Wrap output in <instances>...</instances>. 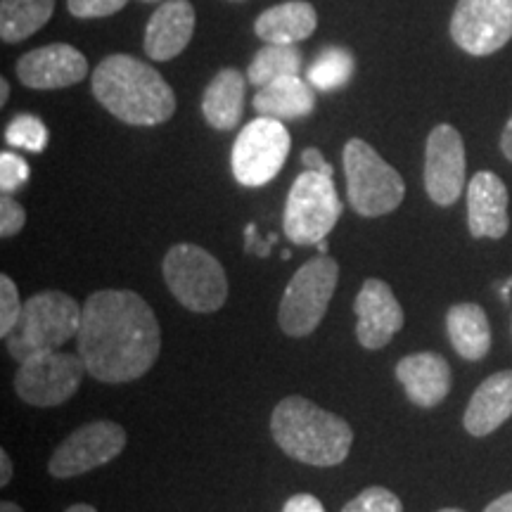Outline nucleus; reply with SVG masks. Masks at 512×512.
Wrapping results in <instances>:
<instances>
[{"label": "nucleus", "mask_w": 512, "mask_h": 512, "mask_svg": "<svg viewBox=\"0 0 512 512\" xmlns=\"http://www.w3.org/2000/svg\"><path fill=\"white\" fill-rule=\"evenodd\" d=\"M88 375L105 384L143 377L162 351V328L155 311L131 290H100L83 304L76 335Z\"/></svg>", "instance_id": "1"}, {"label": "nucleus", "mask_w": 512, "mask_h": 512, "mask_svg": "<svg viewBox=\"0 0 512 512\" xmlns=\"http://www.w3.org/2000/svg\"><path fill=\"white\" fill-rule=\"evenodd\" d=\"M95 100L131 126H159L176 112L174 88L155 67L133 55L105 57L93 72Z\"/></svg>", "instance_id": "2"}, {"label": "nucleus", "mask_w": 512, "mask_h": 512, "mask_svg": "<svg viewBox=\"0 0 512 512\" xmlns=\"http://www.w3.org/2000/svg\"><path fill=\"white\" fill-rule=\"evenodd\" d=\"M271 434L283 453L313 467L344 463L354 444V430L347 420L304 396H287L275 406Z\"/></svg>", "instance_id": "3"}, {"label": "nucleus", "mask_w": 512, "mask_h": 512, "mask_svg": "<svg viewBox=\"0 0 512 512\" xmlns=\"http://www.w3.org/2000/svg\"><path fill=\"white\" fill-rule=\"evenodd\" d=\"M83 306L69 294L48 290L24 302V311L15 330L5 337L10 356L17 363L29 361L43 351H57L79 335Z\"/></svg>", "instance_id": "4"}, {"label": "nucleus", "mask_w": 512, "mask_h": 512, "mask_svg": "<svg viewBox=\"0 0 512 512\" xmlns=\"http://www.w3.org/2000/svg\"><path fill=\"white\" fill-rule=\"evenodd\" d=\"M344 174L351 207L366 219L392 214L406 195V183L399 171L361 138H351L344 145Z\"/></svg>", "instance_id": "5"}, {"label": "nucleus", "mask_w": 512, "mask_h": 512, "mask_svg": "<svg viewBox=\"0 0 512 512\" xmlns=\"http://www.w3.org/2000/svg\"><path fill=\"white\" fill-rule=\"evenodd\" d=\"M162 273L171 294L188 311L214 313L226 304V271L207 249L188 245V242L174 245L164 256Z\"/></svg>", "instance_id": "6"}, {"label": "nucleus", "mask_w": 512, "mask_h": 512, "mask_svg": "<svg viewBox=\"0 0 512 512\" xmlns=\"http://www.w3.org/2000/svg\"><path fill=\"white\" fill-rule=\"evenodd\" d=\"M339 280L337 261L318 254L299 268L287 283L278 306V323L287 337H306L328 313Z\"/></svg>", "instance_id": "7"}, {"label": "nucleus", "mask_w": 512, "mask_h": 512, "mask_svg": "<svg viewBox=\"0 0 512 512\" xmlns=\"http://www.w3.org/2000/svg\"><path fill=\"white\" fill-rule=\"evenodd\" d=\"M342 214L335 181L318 171L306 169L292 183L287 195L283 228L294 245H318L332 233Z\"/></svg>", "instance_id": "8"}, {"label": "nucleus", "mask_w": 512, "mask_h": 512, "mask_svg": "<svg viewBox=\"0 0 512 512\" xmlns=\"http://www.w3.org/2000/svg\"><path fill=\"white\" fill-rule=\"evenodd\" d=\"M290 155V133L280 119L259 117L242 128L233 145V176L245 188L271 183Z\"/></svg>", "instance_id": "9"}, {"label": "nucleus", "mask_w": 512, "mask_h": 512, "mask_svg": "<svg viewBox=\"0 0 512 512\" xmlns=\"http://www.w3.org/2000/svg\"><path fill=\"white\" fill-rule=\"evenodd\" d=\"M86 373V363L79 354H67L60 349L43 351L19 363L15 392L29 406L53 408L67 403L79 392Z\"/></svg>", "instance_id": "10"}, {"label": "nucleus", "mask_w": 512, "mask_h": 512, "mask_svg": "<svg viewBox=\"0 0 512 512\" xmlns=\"http://www.w3.org/2000/svg\"><path fill=\"white\" fill-rule=\"evenodd\" d=\"M451 38L467 55H494L512 38V0H458Z\"/></svg>", "instance_id": "11"}, {"label": "nucleus", "mask_w": 512, "mask_h": 512, "mask_svg": "<svg viewBox=\"0 0 512 512\" xmlns=\"http://www.w3.org/2000/svg\"><path fill=\"white\" fill-rule=\"evenodd\" d=\"M126 432L112 420H95L69 434L55 448L48 472L57 479L86 475L95 467L112 463L124 451Z\"/></svg>", "instance_id": "12"}, {"label": "nucleus", "mask_w": 512, "mask_h": 512, "mask_svg": "<svg viewBox=\"0 0 512 512\" xmlns=\"http://www.w3.org/2000/svg\"><path fill=\"white\" fill-rule=\"evenodd\" d=\"M465 145L451 124L432 128L425 145V190L439 207L458 202L465 188Z\"/></svg>", "instance_id": "13"}, {"label": "nucleus", "mask_w": 512, "mask_h": 512, "mask_svg": "<svg viewBox=\"0 0 512 512\" xmlns=\"http://www.w3.org/2000/svg\"><path fill=\"white\" fill-rule=\"evenodd\" d=\"M356 339L363 349L377 351L392 342L396 332L403 328V309L384 280L370 278L358 292L356 304Z\"/></svg>", "instance_id": "14"}, {"label": "nucleus", "mask_w": 512, "mask_h": 512, "mask_svg": "<svg viewBox=\"0 0 512 512\" xmlns=\"http://www.w3.org/2000/svg\"><path fill=\"white\" fill-rule=\"evenodd\" d=\"M88 60L69 43H53L19 57L17 76L27 88L57 91L86 79Z\"/></svg>", "instance_id": "15"}, {"label": "nucleus", "mask_w": 512, "mask_h": 512, "mask_svg": "<svg viewBox=\"0 0 512 512\" xmlns=\"http://www.w3.org/2000/svg\"><path fill=\"white\" fill-rule=\"evenodd\" d=\"M467 226L472 238L501 240L508 233V188L494 171H479L467 185Z\"/></svg>", "instance_id": "16"}, {"label": "nucleus", "mask_w": 512, "mask_h": 512, "mask_svg": "<svg viewBox=\"0 0 512 512\" xmlns=\"http://www.w3.org/2000/svg\"><path fill=\"white\" fill-rule=\"evenodd\" d=\"M195 34V8L188 0H164L145 29V55L155 62L174 60Z\"/></svg>", "instance_id": "17"}, {"label": "nucleus", "mask_w": 512, "mask_h": 512, "mask_svg": "<svg viewBox=\"0 0 512 512\" xmlns=\"http://www.w3.org/2000/svg\"><path fill=\"white\" fill-rule=\"evenodd\" d=\"M396 380L403 384L408 399L420 408H434L451 392V368L446 358L434 351H420L396 363Z\"/></svg>", "instance_id": "18"}, {"label": "nucleus", "mask_w": 512, "mask_h": 512, "mask_svg": "<svg viewBox=\"0 0 512 512\" xmlns=\"http://www.w3.org/2000/svg\"><path fill=\"white\" fill-rule=\"evenodd\" d=\"M512 415V370L486 377L472 394L463 418L465 430L472 437H486L496 432Z\"/></svg>", "instance_id": "19"}, {"label": "nucleus", "mask_w": 512, "mask_h": 512, "mask_svg": "<svg viewBox=\"0 0 512 512\" xmlns=\"http://www.w3.org/2000/svg\"><path fill=\"white\" fill-rule=\"evenodd\" d=\"M318 27V15L311 3L304 0H290V3L273 5L261 12L254 22V34L266 43L278 46H294L306 41Z\"/></svg>", "instance_id": "20"}, {"label": "nucleus", "mask_w": 512, "mask_h": 512, "mask_svg": "<svg viewBox=\"0 0 512 512\" xmlns=\"http://www.w3.org/2000/svg\"><path fill=\"white\" fill-rule=\"evenodd\" d=\"M245 74L238 69H221L202 95V114L207 124L216 131H233L238 128L245 110Z\"/></svg>", "instance_id": "21"}, {"label": "nucleus", "mask_w": 512, "mask_h": 512, "mask_svg": "<svg viewBox=\"0 0 512 512\" xmlns=\"http://www.w3.org/2000/svg\"><path fill=\"white\" fill-rule=\"evenodd\" d=\"M254 110L271 119H302L316 110V95L309 81L299 76H285L254 95Z\"/></svg>", "instance_id": "22"}, {"label": "nucleus", "mask_w": 512, "mask_h": 512, "mask_svg": "<svg viewBox=\"0 0 512 512\" xmlns=\"http://www.w3.org/2000/svg\"><path fill=\"white\" fill-rule=\"evenodd\" d=\"M446 332L465 361H482L491 349L489 318L479 304H456L446 313Z\"/></svg>", "instance_id": "23"}, {"label": "nucleus", "mask_w": 512, "mask_h": 512, "mask_svg": "<svg viewBox=\"0 0 512 512\" xmlns=\"http://www.w3.org/2000/svg\"><path fill=\"white\" fill-rule=\"evenodd\" d=\"M55 0H0V38L19 43L50 22Z\"/></svg>", "instance_id": "24"}, {"label": "nucleus", "mask_w": 512, "mask_h": 512, "mask_svg": "<svg viewBox=\"0 0 512 512\" xmlns=\"http://www.w3.org/2000/svg\"><path fill=\"white\" fill-rule=\"evenodd\" d=\"M299 69H302V53L297 48L266 43L249 64L247 81L256 88H264L285 76H299Z\"/></svg>", "instance_id": "25"}, {"label": "nucleus", "mask_w": 512, "mask_h": 512, "mask_svg": "<svg viewBox=\"0 0 512 512\" xmlns=\"http://www.w3.org/2000/svg\"><path fill=\"white\" fill-rule=\"evenodd\" d=\"M354 74V55L344 48H325L309 67V83L316 91H335Z\"/></svg>", "instance_id": "26"}, {"label": "nucleus", "mask_w": 512, "mask_h": 512, "mask_svg": "<svg viewBox=\"0 0 512 512\" xmlns=\"http://www.w3.org/2000/svg\"><path fill=\"white\" fill-rule=\"evenodd\" d=\"M5 140L19 150L43 152L48 147V128L34 114H19L5 128Z\"/></svg>", "instance_id": "27"}, {"label": "nucleus", "mask_w": 512, "mask_h": 512, "mask_svg": "<svg viewBox=\"0 0 512 512\" xmlns=\"http://www.w3.org/2000/svg\"><path fill=\"white\" fill-rule=\"evenodd\" d=\"M342 512H403L401 498L384 486H368L344 505Z\"/></svg>", "instance_id": "28"}, {"label": "nucleus", "mask_w": 512, "mask_h": 512, "mask_svg": "<svg viewBox=\"0 0 512 512\" xmlns=\"http://www.w3.org/2000/svg\"><path fill=\"white\" fill-rule=\"evenodd\" d=\"M24 304L10 275H0V337H8L22 318Z\"/></svg>", "instance_id": "29"}, {"label": "nucleus", "mask_w": 512, "mask_h": 512, "mask_svg": "<svg viewBox=\"0 0 512 512\" xmlns=\"http://www.w3.org/2000/svg\"><path fill=\"white\" fill-rule=\"evenodd\" d=\"M29 174V164L19 155H15V152H3L0 155V190L3 192L12 195V192L29 181Z\"/></svg>", "instance_id": "30"}, {"label": "nucleus", "mask_w": 512, "mask_h": 512, "mask_svg": "<svg viewBox=\"0 0 512 512\" xmlns=\"http://www.w3.org/2000/svg\"><path fill=\"white\" fill-rule=\"evenodd\" d=\"M128 0H67V10L79 19H100L117 15Z\"/></svg>", "instance_id": "31"}, {"label": "nucleus", "mask_w": 512, "mask_h": 512, "mask_svg": "<svg viewBox=\"0 0 512 512\" xmlns=\"http://www.w3.org/2000/svg\"><path fill=\"white\" fill-rule=\"evenodd\" d=\"M24 223H27V211H24L15 197L3 192V197H0V235L12 238V235H17L24 228Z\"/></svg>", "instance_id": "32"}, {"label": "nucleus", "mask_w": 512, "mask_h": 512, "mask_svg": "<svg viewBox=\"0 0 512 512\" xmlns=\"http://www.w3.org/2000/svg\"><path fill=\"white\" fill-rule=\"evenodd\" d=\"M283 512H325V508L316 496L297 494V496L287 498Z\"/></svg>", "instance_id": "33"}, {"label": "nucleus", "mask_w": 512, "mask_h": 512, "mask_svg": "<svg viewBox=\"0 0 512 512\" xmlns=\"http://www.w3.org/2000/svg\"><path fill=\"white\" fill-rule=\"evenodd\" d=\"M302 162H304L306 169L318 171V174H325V176H330V178L335 176V174H332V166L325 162L323 152L316 150V147H306V150L302 152Z\"/></svg>", "instance_id": "34"}, {"label": "nucleus", "mask_w": 512, "mask_h": 512, "mask_svg": "<svg viewBox=\"0 0 512 512\" xmlns=\"http://www.w3.org/2000/svg\"><path fill=\"white\" fill-rule=\"evenodd\" d=\"M12 479V460L8 451H0V486H8Z\"/></svg>", "instance_id": "35"}, {"label": "nucleus", "mask_w": 512, "mask_h": 512, "mask_svg": "<svg viewBox=\"0 0 512 512\" xmlns=\"http://www.w3.org/2000/svg\"><path fill=\"white\" fill-rule=\"evenodd\" d=\"M484 512H512V491L510 494H503L501 498H496L494 503L486 505Z\"/></svg>", "instance_id": "36"}, {"label": "nucleus", "mask_w": 512, "mask_h": 512, "mask_svg": "<svg viewBox=\"0 0 512 512\" xmlns=\"http://www.w3.org/2000/svg\"><path fill=\"white\" fill-rule=\"evenodd\" d=\"M501 152L505 155V159H510L512 162V117L508 124L503 128V136H501Z\"/></svg>", "instance_id": "37"}, {"label": "nucleus", "mask_w": 512, "mask_h": 512, "mask_svg": "<svg viewBox=\"0 0 512 512\" xmlns=\"http://www.w3.org/2000/svg\"><path fill=\"white\" fill-rule=\"evenodd\" d=\"M8 95H10V83L5 79H0V105H5Z\"/></svg>", "instance_id": "38"}, {"label": "nucleus", "mask_w": 512, "mask_h": 512, "mask_svg": "<svg viewBox=\"0 0 512 512\" xmlns=\"http://www.w3.org/2000/svg\"><path fill=\"white\" fill-rule=\"evenodd\" d=\"M64 512H98L93 508V505H86V503H79V505H72V508H67Z\"/></svg>", "instance_id": "39"}, {"label": "nucleus", "mask_w": 512, "mask_h": 512, "mask_svg": "<svg viewBox=\"0 0 512 512\" xmlns=\"http://www.w3.org/2000/svg\"><path fill=\"white\" fill-rule=\"evenodd\" d=\"M0 512H24L22 508H19L17 503H10V501H3L0 503Z\"/></svg>", "instance_id": "40"}, {"label": "nucleus", "mask_w": 512, "mask_h": 512, "mask_svg": "<svg viewBox=\"0 0 512 512\" xmlns=\"http://www.w3.org/2000/svg\"><path fill=\"white\" fill-rule=\"evenodd\" d=\"M316 247H318V254H328V242H325V240H320Z\"/></svg>", "instance_id": "41"}, {"label": "nucleus", "mask_w": 512, "mask_h": 512, "mask_svg": "<svg viewBox=\"0 0 512 512\" xmlns=\"http://www.w3.org/2000/svg\"><path fill=\"white\" fill-rule=\"evenodd\" d=\"M439 512H465V510H458V508H444V510H439Z\"/></svg>", "instance_id": "42"}, {"label": "nucleus", "mask_w": 512, "mask_h": 512, "mask_svg": "<svg viewBox=\"0 0 512 512\" xmlns=\"http://www.w3.org/2000/svg\"><path fill=\"white\" fill-rule=\"evenodd\" d=\"M140 3H159V0H140Z\"/></svg>", "instance_id": "43"}, {"label": "nucleus", "mask_w": 512, "mask_h": 512, "mask_svg": "<svg viewBox=\"0 0 512 512\" xmlns=\"http://www.w3.org/2000/svg\"><path fill=\"white\" fill-rule=\"evenodd\" d=\"M230 3H242V0H230Z\"/></svg>", "instance_id": "44"}]
</instances>
